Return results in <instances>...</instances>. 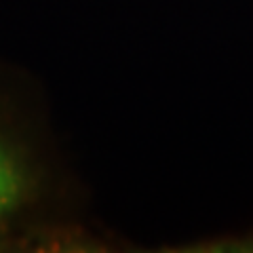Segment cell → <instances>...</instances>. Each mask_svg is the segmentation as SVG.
I'll return each mask as SVG.
<instances>
[{
    "mask_svg": "<svg viewBox=\"0 0 253 253\" xmlns=\"http://www.w3.org/2000/svg\"><path fill=\"white\" fill-rule=\"evenodd\" d=\"M34 194V177L26 161L0 137V230L26 207Z\"/></svg>",
    "mask_w": 253,
    "mask_h": 253,
    "instance_id": "6da1fadb",
    "label": "cell"
}]
</instances>
